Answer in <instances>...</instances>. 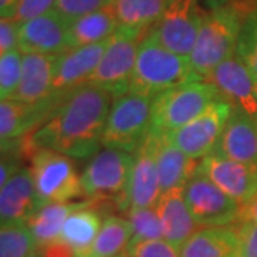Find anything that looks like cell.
Segmentation results:
<instances>
[{"label":"cell","instance_id":"1","mask_svg":"<svg viewBox=\"0 0 257 257\" xmlns=\"http://www.w3.org/2000/svg\"><path fill=\"white\" fill-rule=\"evenodd\" d=\"M110 93L83 84L57 103L47 119L22 139V157L39 147L52 149L72 159H87L101 147V138L110 111Z\"/></svg>","mask_w":257,"mask_h":257},{"label":"cell","instance_id":"2","mask_svg":"<svg viewBox=\"0 0 257 257\" xmlns=\"http://www.w3.org/2000/svg\"><path fill=\"white\" fill-rule=\"evenodd\" d=\"M200 80L193 72L189 57L166 49L149 32L140 42L128 92L155 97L184 83Z\"/></svg>","mask_w":257,"mask_h":257},{"label":"cell","instance_id":"3","mask_svg":"<svg viewBox=\"0 0 257 257\" xmlns=\"http://www.w3.org/2000/svg\"><path fill=\"white\" fill-rule=\"evenodd\" d=\"M246 15L233 5L210 9L203 18L202 28L189 60L202 80L221 62L236 53L240 29Z\"/></svg>","mask_w":257,"mask_h":257},{"label":"cell","instance_id":"4","mask_svg":"<svg viewBox=\"0 0 257 257\" xmlns=\"http://www.w3.org/2000/svg\"><path fill=\"white\" fill-rule=\"evenodd\" d=\"M133 163V153L111 147L100 149L83 169V196L127 213V189Z\"/></svg>","mask_w":257,"mask_h":257},{"label":"cell","instance_id":"5","mask_svg":"<svg viewBox=\"0 0 257 257\" xmlns=\"http://www.w3.org/2000/svg\"><path fill=\"white\" fill-rule=\"evenodd\" d=\"M36 189L39 207L49 203L72 202L83 196L82 175L72 157L52 149H35L26 159Z\"/></svg>","mask_w":257,"mask_h":257},{"label":"cell","instance_id":"6","mask_svg":"<svg viewBox=\"0 0 257 257\" xmlns=\"http://www.w3.org/2000/svg\"><path fill=\"white\" fill-rule=\"evenodd\" d=\"M221 100L210 83L190 82L165 90L153 97L152 130L166 135L200 116L214 101Z\"/></svg>","mask_w":257,"mask_h":257},{"label":"cell","instance_id":"7","mask_svg":"<svg viewBox=\"0 0 257 257\" xmlns=\"http://www.w3.org/2000/svg\"><path fill=\"white\" fill-rule=\"evenodd\" d=\"M153 97L128 92L111 103L101 146L135 153L152 130Z\"/></svg>","mask_w":257,"mask_h":257},{"label":"cell","instance_id":"8","mask_svg":"<svg viewBox=\"0 0 257 257\" xmlns=\"http://www.w3.org/2000/svg\"><path fill=\"white\" fill-rule=\"evenodd\" d=\"M146 33L119 28L109 39L100 62L86 84L110 93L113 100L128 93L140 42Z\"/></svg>","mask_w":257,"mask_h":257},{"label":"cell","instance_id":"9","mask_svg":"<svg viewBox=\"0 0 257 257\" xmlns=\"http://www.w3.org/2000/svg\"><path fill=\"white\" fill-rule=\"evenodd\" d=\"M204 15L199 0H167L165 12L150 32L166 49L189 57Z\"/></svg>","mask_w":257,"mask_h":257},{"label":"cell","instance_id":"10","mask_svg":"<svg viewBox=\"0 0 257 257\" xmlns=\"http://www.w3.org/2000/svg\"><path fill=\"white\" fill-rule=\"evenodd\" d=\"M231 110L233 107L227 101H214L196 119L190 120L182 127L166 133V139L184 155L202 160L217 146Z\"/></svg>","mask_w":257,"mask_h":257},{"label":"cell","instance_id":"11","mask_svg":"<svg viewBox=\"0 0 257 257\" xmlns=\"http://www.w3.org/2000/svg\"><path fill=\"white\" fill-rule=\"evenodd\" d=\"M183 196L200 227L231 226L239 220V203L199 172L186 183Z\"/></svg>","mask_w":257,"mask_h":257},{"label":"cell","instance_id":"12","mask_svg":"<svg viewBox=\"0 0 257 257\" xmlns=\"http://www.w3.org/2000/svg\"><path fill=\"white\" fill-rule=\"evenodd\" d=\"M204 82L213 84L221 100L233 109L257 119V82L236 53L216 66Z\"/></svg>","mask_w":257,"mask_h":257},{"label":"cell","instance_id":"13","mask_svg":"<svg viewBox=\"0 0 257 257\" xmlns=\"http://www.w3.org/2000/svg\"><path fill=\"white\" fill-rule=\"evenodd\" d=\"M197 172L210 179L240 206L257 193V165L236 162L213 152L200 160Z\"/></svg>","mask_w":257,"mask_h":257},{"label":"cell","instance_id":"14","mask_svg":"<svg viewBox=\"0 0 257 257\" xmlns=\"http://www.w3.org/2000/svg\"><path fill=\"white\" fill-rule=\"evenodd\" d=\"M157 133L150 130L143 143L133 153L135 163L127 189V211L132 209L155 207L160 200L157 172Z\"/></svg>","mask_w":257,"mask_h":257},{"label":"cell","instance_id":"15","mask_svg":"<svg viewBox=\"0 0 257 257\" xmlns=\"http://www.w3.org/2000/svg\"><path fill=\"white\" fill-rule=\"evenodd\" d=\"M18 49L22 53L62 55L69 50V22L52 10L19 25Z\"/></svg>","mask_w":257,"mask_h":257},{"label":"cell","instance_id":"16","mask_svg":"<svg viewBox=\"0 0 257 257\" xmlns=\"http://www.w3.org/2000/svg\"><path fill=\"white\" fill-rule=\"evenodd\" d=\"M109 40L96 45L74 47L57 56L53 77V97L62 99L64 94L86 84L97 67Z\"/></svg>","mask_w":257,"mask_h":257},{"label":"cell","instance_id":"17","mask_svg":"<svg viewBox=\"0 0 257 257\" xmlns=\"http://www.w3.org/2000/svg\"><path fill=\"white\" fill-rule=\"evenodd\" d=\"M57 56L40 53H23L22 77L12 99L42 104L47 101H60L53 97V77Z\"/></svg>","mask_w":257,"mask_h":257},{"label":"cell","instance_id":"18","mask_svg":"<svg viewBox=\"0 0 257 257\" xmlns=\"http://www.w3.org/2000/svg\"><path fill=\"white\" fill-rule=\"evenodd\" d=\"M213 152L236 162L257 165V119L233 109Z\"/></svg>","mask_w":257,"mask_h":257},{"label":"cell","instance_id":"19","mask_svg":"<svg viewBox=\"0 0 257 257\" xmlns=\"http://www.w3.org/2000/svg\"><path fill=\"white\" fill-rule=\"evenodd\" d=\"M39 209L36 189L29 167H20L0 192V220L28 223Z\"/></svg>","mask_w":257,"mask_h":257},{"label":"cell","instance_id":"20","mask_svg":"<svg viewBox=\"0 0 257 257\" xmlns=\"http://www.w3.org/2000/svg\"><path fill=\"white\" fill-rule=\"evenodd\" d=\"M59 101L28 104L16 99H0V139L18 140L39 127Z\"/></svg>","mask_w":257,"mask_h":257},{"label":"cell","instance_id":"21","mask_svg":"<svg viewBox=\"0 0 257 257\" xmlns=\"http://www.w3.org/2000/svg\"><path fill=\"white\" fill-rule=\"evenodd\" d=\"M156 209L162 223L163 239L176 248L182 247L200 229L186 203L183 190L162 194Z\"/></svg>","mask_w":257,"mask_h":257},{"label":"cell","instance_id":"22","mask_svg":"<svg viewBox=\"0 0 257 257\" xmlns=\"http://www.w3.org/2000/svg\"><path fill=\"white\" fill-rule=\"evenodd\" d=\"M157 172L160 193L183 190L186 183L197 173L200 160L192 159L172 145L165 135L157 133Z\"/></svg>","mask_w":257,"mask_h":257},{"label":"cell","instance_id":"23","mask_svg":"<svg viewBox=\"0 0 257 257\" xmlns=\"http://www.w3.org/2000/svg\"><path fill=\"white\" fill-rule=\"evenodd\" d=\"M111 207L107 203H93L83 209L73 211L63 224L59 241L73 250L76 257L80 256L87 248L92 246L96 239L101 224L103 209Z\"/></svg>","mask_w":257,"mask_h":257},{"label":"cell","instance_id":"24","mask_svg":"<svg viewBox=\"0 0 257 257\" xmlns=\"http://www.w3.org/2000/svg\"><path fill=\"white\" fill-rule=\"evenodd\" d=\"M93 203L96 202L92 199H86L79 202L49 203L39 207L26 223L39 248L57 241L66 219L73 211L90 206Z\"/></svg>","mask_w":257,"mask_h":257},{"label":"cell","instance_id":"25","mask_svg":"<svg viewBox=\"0 0 257 257\" xmlns=\"http://www.w3.org/2000/svg\"><path fill=\"white\" fill-rule=\"evenodd\" d=\"M180 257H237V237L231 226L199 229L179 248Z\"/></svg>","mask_w":257,"mask_h":257},{"label":"cell","instance_id":"26","mask_svg":"<svg viewBox=\"0 0 257 257\" xmlns=\"http://www.w3.org/2000/svg\"><path fill=\"white\" fill-rule=\"evenodd\" d=\"M119 29L113 5L69 22V49L109 40Z\"/></svg>","mask_w":257,"mask_h":257},{"label":"cell","instance_id":"27","mask_svg":"<svg viewBox=\"0 0 257 257\" xmlns=\"http://www.w3.org/2000/svg\"><path fill=\"white\" fill-rule=\"evenodd\" d=\"M167 0H114L119 28L149 33L165 12Z\"/></svg>","mask_w":257,"mask_h":257},{"label":"cell","instance_id":"28","mask_svg":"<svg viewBox=\"0 0 257 257\" xmlns=\"http://www.w3.org/2000/svg\"><path fill=\"white\" fill-rule=\"evenodd\" d=\"M132 240V227L127 219L109 216L103 220L92 246L77 257H116L127 250Z\"/></svg>","mask_w":257,"mask_h":257},{"label":"cell","instance_id":"29","mask_svg":"<svg viewBox=\"0 0 257 257\" xmlns=\"http://www.w3.org/2000/svg\"><path fill=\"white\" fill-rule=\"evenodd\" d=\"M37 251L26 223L0 220V257H36Z\"/></svg>","mask_w":257,"mask_h":257},{"label":"cell","instance_id":"30","mask_svg":"<svg viewBox=\"0 0 257 257\" xmlns=\"http://www.w3.org/2000/svg\"><path fill=\"white\" fill-rule=\"evenodd\" d=\"M127 220L132 227L130 243H138V241H145V240H157L163 237L162 223H160L156 206L128 210Z\"/></svg>","mask_w":257,"mask_h":257},{"label":"cell","instance_id":"31","mask_svg":"<svg viewBox=\"0 0 257 257\" xmlns=\"http://www.w3.org/2000/svg\"><path fill=\"white\" fill-rule=\"evenodd\" d=\"M236 56L247 66L257 82V8L243 20L236 46Z\"/></svg>","mask_w":257,"mask_h":257},{"label":"cell","instance_id":"32","mask_svg":"<svg viewBox=\"0 0 257 257\" xmlns=\"http://www.w3.org/2000/svg\"><path fill=\"white\" fill-rule=\"evenodd\" d=\"M22 63L23 53L16 49H12L0 57V97L10 99L18 90L22 77Z\"/></svg>","mask_w":257,"mask_h":257},{"label":"cell","instance_id":"33","mask_svg":"<svg viewBox=\"0 0 257 257\" xmlns=\"http://www.w3.org/2000/svg\"><path fill=\"white\" fill-rule=\"evenodd\" d=\"M114 0H56L55 10L67 22L111 6Z\"/></svg>","mask_w":257,"mask_h":257},{"label":"cell","instance_id":"34","mask_svg":"<svg viewBox=\"0 0 257 257\" xmlns=\"http://www.w3.org/2000/svg\"><path fill=\"white\" fill-rule=\"evenodd\" d=\"M126 254L127 257H180L179 248L162 239L130 243Z\"/></svg>","mask_w":257,"mask_h":257},{"label":"cell","instance_id":"35","mask_svg":"<svg viewBox=\"0 0 257 257\" xmlns=\"http://www.w3.org/2000/svg\"><path fill=\"white\" fill-rule=\"evenodd\" d=\"M237 237V257H257V224L239 219L231 224Z\"/></svg>","mask_w":257,"mask_h":257},{"label":"cell","instance_id":"36","mask_svg":"<svg viewBox=\"0 0 257 257\" xmlns=\"http://www.w3.org/2000/svg\"><path fill=\"white\" fill-rule=\"evenodd\" d=\"M56 0H20L12 20L18 25L55 10Z\"/></svg>","mask_w":257,"mask_h":257},{"label":"cell","instance_id":"37","mask_svg":"<svg viewBox=\"0 0 257 257\" xmlns=\"http://www.w3.org/2000/svg\"><path fill=\"white\" fill-rule=\"evenodd\" d=\"M19 25L12 19L0 18V57L18 47Z\"/></svg>","mask_w":257,"mask_h":257},{"label":"cell","instance_id":"38","mask_svg":"<svg viewBox=\"0 0 257 257\" xmlns=\"http://www.w3.org/2000/svg\"><path fill=\"white\" fill-rule=\"evenodd\" d=\"M19 153H0V192L12 176L22 167Z\"/></svg>","mask_w":257,"mask_h":257},{"label":"cell","instance_id":"39","mask_svg":"<svg viewBox=\"0 0 257 257\" xmlns=\"http://www.w3.org/2000/svg\"><path fill=\"white\" fill-rule=\"evenodd\" d=\"M36 257H76V253L69 246L57 240L39 248Z\"/></svg>","mask_w":257,"mask_h":257},{"label":"cell","instance_id":"40","mask_svg":"<svg viewBox=\"0 0 257 257\" xmlns=\"http://www.w3.org/2000/svg\"><path fill=\"white\" fill-rule=\"evenodd\" d=\"M244 220H250L257 224V193L246 203L240 206V217Z\"/></svg>","mask_w":257,"mask_h":257},{"label":"cell","instance_id":"41","mask_svg":"<svg viewBox=\"0 0 257 257\" xmlns=\"http://www.w3.org/2000/svg\"><path fill=\"white\" fill-rule=\"evenodd\" d=\"M20 0H0V18L12 19Z\"/></svg>","mask_w":257,"mask_h":257},{"label":"cell","instance_id":"42","mask_svg":"<svg viewBox=\"0 0 257 257\" xmlns=\"http://www.w3.org/2000/svg\"><path fill=\"white\" fill-rule=\"evenodd\" d=\"M20 149H22V139H18V140L0 139V153H19L20 155Z\"/></svg>","mask_w":257,"mask_h":257},{"label":"cell","instance_id":"43","mask_svg":"<svg viewBox=\"0 0 257 257\" xmlns=\"http://www.w3.org/2000/svg\"><path fill=\"white\" fill-rule=\"evenodd\" d=\"M116 257H127V254H119V256H116Z\"/></svg>","mask_w":257,"mask_h":257},{"label":"cell","instance_id":"44","mask_svg":"<svg viewBox=\"0 0 257 257\" xmlns=\"http://www.w3.org/2000/svg\"><path fill=\"white\" fill-rule=\"evenodd\" d=\"M256 89H257V86H256Z\"/></svg>","mask_w":257,"mask_h":257},{"label":"cell","instance_id":"45","mask_svg":"<svg viewBox=\"0 0 257 257\" xmlns=\"http://www.w3.org/2000/svg\"><path fill=\"white\" fill-rule=\"evenodd\" d=\"M0 99H2V97H0Z\"/></svg>","mask_w":257,"mask_h":257}]
</instances>
